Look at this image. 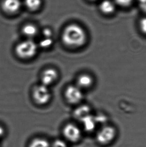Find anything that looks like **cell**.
Masks as SVG:
<instances>
[{
    "mask_svg": "<svg viewBox=\"0 0 146 147\" xmlns=\"http://www.w3.org/2000/svg\"><path fill=\"white\" fill-rule=\"evenodd\" d=\"M20 0H4L2 3V8L8 14H15L18 12L21 7Z\"/></svg>",
    "mask_w": 146,
    "mask_h": 147,
    "instance_id": "ba28073f",
    "label": "cell"
},
{
    "mask_svg": "<svg viewBox=\"0 0 146 147\" xmlns=\"http://www.w3.org/2000/svg\"><path fill=\"white\" fill-rule=\"evenodd\" d=\"M5 133V129H4L3 127L0 125V139H1V138L3 137V136H4Z\"/></svg>",
    "mask_w": 146,
    "mask_h": 147,
    "instance_id": "44dd1931",
    "label": "cell"
},
{
    "mask_svg": "<svg viewBox=\"0 0 146 147\" xmlns=\"http://www.w3.org/2000/svg\"><path fill=\"white\" fill-rule=\"evenodd\" d=\"M63 134L68 141L72 143H77L82 138L81 129L73 123H68L64 127Z\"/></svg>",
    "mask_w": 146,
    "mask_h": 147,
    "instance_id": "5b68a950",
    "label": "cell"
},
{
    "mask_svg": "<svg viewBox=\"0 0 146 147\" xmlns=\"http://www.w3.org/2000/svg\"><path fill=\"white\" fill-rule=\"evenodd\" d=\"M66 98L69 103L78 104L83 100V90L77 85H72L67 87L65 90Z\"/></svg>",
    "mask_w": 146,
    "mask_h": 147,
    "instance_id": "8992f818",
    "label": "cell"
},
{
    "mask_svg": "<svg viewBox=\"0 0 146 147\" xmlns=\"http://www.w3.org/2000/svg\"><path fill=\"white\" fill-rule=\"evenodd\" d=\"M43 37H53V33L52 30L50 28H45L42 32Z\"/></svg>",
    "mask_w": 146,
    "mask_h": 147,
    "instance_id": "ac0fdd59",
    "label": "cell"
},
{
    "mask_svg": "<svg viewBox=\"0 0 146 147\" xmlns=\"http://www.w3.org/2000/svg\"><path fill=\"white\" fill-rule=\"evenodd\" d=\"M53 43V37H42V38L40 41L39 45L41 48L48 49L52 46Z\"/></svg>",
    "mask_w": 146,
    "mask_h": 147,
    "instance_id": "9a60e30c",
    "label": "cell"
},
{
    "mask_svg": "<svg viewBox=\"0 0 146 147\" xmlns=\"http://www.w3.org/2000/svg\"><path fill=\"white\" fill-rule=\"evenodd\" d=\"M116 4L112 0H103L99 5L101 12L106 15H110L114 12L116 9Z\"/></svg>",
    "mask_w": 146,
    "mask_h": 147,
    "instance_id": "30bf717a",
    "label": "cell"
},
{
    "mask_svg": "<svg viewBox=\"0 0 146 147\" xmlns=\"http://www.w3.org/2000/svg\"><path fill=\"white\" fill-rule=\"evenodd\" d=\"M133 0H114L116 5H118L122 7H128L130 6Z\"/></svg>",
    "mask_w": 146,
    "mask_h": 147,
    "instance_id": "e0dca14e",
    "label": "cell"
},
{
    "mask_svg": "<svg viewBox=\"0 0 146 147\" xmlns=\"http://www.w3.org/2000/svg\"><path fill=\"white\" fill-rule=\"evenodd\" d=\"M90 109L86 105H82L79 106L75 109L74 115L76 119L82 121L85 117L90 115Z\"/></svg>",
    "mask_w": 146,
    "mask_h": 147,
    "instance_id": "7c38bea8",
    "label": "cell"
},
{
    "mask_svg": "<svg viewBox=\"0 0 146 147\" xmlns=\"http://www.w3.org/2000/svg\"><path fill=\"white\" fill-rule=\"evenodd\" d=\"M139 28L141 33L146 36V17H143L139 21Z\"/></svg>",
    "mask_w": 146,
    "mask_h": 147,
    "instance_id": "2e32d148",
    "label": "cell"
},
{
    "mask_svg": "<svg viewBox=\"0 0 146 147\" xmlns=\"http://www.w3.org/2000/svg\"><path fill=\"white\" fill-rule=\"evenodd\" d=\"M138 2L141 9L146 13V0H138Z\"/></svg>",
    "mask_w": 146,
    "mask_h": 147,
    "instance_id": "d6986e66",
    "label": "cell"
},
{
    "mask_svg": "<svg viewBox=\"0 0 146 147\" xmlns=\"http://www.w3.org/2000/svg\"><path fill=\"white\" fill-rule=\"evenodd\" d=\"M53 147H67V146L63 141L57 140L54 142L53 145Z\"/></svg>",
    "mask_w": 146,
    "mask_h": 147,
    "instance_id": "ffe728a7",
    "label": "cell"
},
{
    "mask_svg": "<svg viewBox=\"0 0 146 147\" xmlns=\"http://www.w3.org/2000/svg\"><path fill=\"white\" fill-rule=\"evenodd\" d=\"M26 7L31 11H36L41 7V0H25Z\"/></svg>",
    "mask_w": 146,
    "mask_h": 147,
    "instance_id": "5bb4252c",
    "label": "cell"
},
{
    "mask_svg": "<svg viewBox=\"0 0 146 147\" xmlns=\"http://www.w3.org/2000/svg\"><path fill=\"white\" fill-rule=\"evenodd\" d=\"M91 1H95V0H91Z\"/></svg>",
    "mask_w": 146,
    "mask_h": 147,
    "instance_id": "7402d4cb",
    "label": "cell"
},
{
    "mask_svg": "<svg viewBox=\"0 0 146 147\" xmlns=\"http://www.w3.org/2000/svg\"><path fill=\"white\" fill-rule=\"evenodd\" d=\"M94 84L93 77L89 74H82L77 80V86L81 90H88L92 87Z\"/></svg>",
    "mask_w": 146,
    "mask_h": 147,
    "instance_id": "9c48e42d",
    "label": "cell"
},
{
    "mask_svg": "<svg viewBox=\"0 0 146 147\" xmlns=\"http://www.w3.org/2000/svg\"><path fill=\"white\" fill-rule=\"evenodd\" d=\"M38 45L32 39L20 42L15 47V52L19 57L24 59L33 57L37 52Z\"/></svg>",
    "mask_w": 146,
    "mask_h": 147,
    "instance_id": "7a4b0ae2",
    "label": "cell"
},
{
    "mask_svg": "<svg viewBox=\"0 0 146 147\" xmlns=\"http://www.w3.org/2000/svg\"><path fill=\"white\" fill-rule=\"evenodd\" d=\"M33 96L38 104L44 105L48 103L51 98V92L49 87L40 84L34 88Z\"/></svg>",
    "mask_w": 146,
    "mask_h": 147,
    "instance_id": "277c9868",
    "label": "cell"
},
{
    "mask_svg": "<svg viewBox=\"0 0 146 147\" xmlns=\"http://www.w3.org/2000/svg\"><path fill=\"white\" fill-rule=\"evenodd\" d=\"M22 33L28 39H32L38 34V29L36 25L33 24H27L23 26Z\"/></svg>",
    "mask_w": 146,
    "mask_h": 147,
    "instance_id": "8fae6325",
    "label": "cell"
},
{
    "mask_svg": "<svg viewBox=\"0 0 146 147\" xmlns=\"http://www.w3.org/2000/svg\"><path fill=\"white\" fill-rule=\"evenodd\" d=\"M88 36L85 29L77 24H71L64 30L62 39L66 46L78 48L84 46L87 41Z\"/></svg>",
    "mask_w": 146,
    "mask_h": 147,
    "instance_id": "6da1fadb",
    "label": "cell"
},
{
    "mask_svg": "<svg viewBox=\"0 0 146 147\" xmlns=\"http://www.w3.org/2000/svg\"><path fill=\"white\" fill-rule=\"evenodd\" d=\"M58 74L56 70L49 68L45 70L42 74L41 84L49 87L57 80Z\"/></svg>",
    "mask_w": 146,
    "mask_h": 147,
    "instance_id": "52a82bcc",
    "label": "cell"
},
{
    "mask_svg": "<svg viewBox=\"0 0 146 147\" xmlns=\"http://www.w3.org/2000/svg\"><path fill=\"white\" fill-rule=\"evenodd\" d=\"M117 135L116 129L112 125H104L96 134V140L98 143L106 145L112 143Z\"/></svg>",
    "mask_w": 146,
    "mask_h": 147,
    "instance_id": "3957f363",
    "label": "cell"
},
{
    "mask_svg": "<svg viewBox=\"0 0 146 147\" xmlns=\"http://www.w3.org/2000/svg\"><path fill=\"white\" fill-rule=\"evenodd\" d=\"M29 147H51V146L47 140L37 138L31 142Z\"/></svg>",
    "mask_w": 146,
    "mask_h": 147,
    "instance_id": "4fadbf2b",
    "label": "cell"
}]
</instances>
